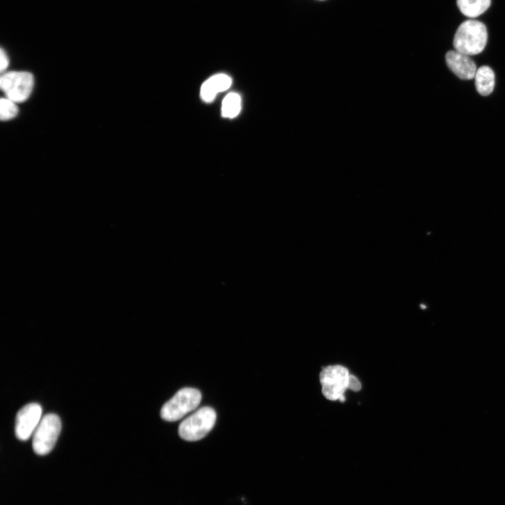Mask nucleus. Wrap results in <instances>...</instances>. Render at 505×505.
<instances>
[{"mask_svg":"<svg viewBox=\"0 0 505 505\" xmlns=\"http://www.w3.org/2000/svg\"><path fill=\"white\" fill-rule=\"evenodd\" d=\"M488 42V31L484 24L469 20L458 29L453 47L459 52L472 56L481 54Z\"/></svg>","mask_w":505,"mask_h":505,"instance_id":"nucleus-1","label":"nucleus"},{"mask_svg":"<svg viewBox=\"0 0 505 505\" xmlns=\"http://www.w3.org/2000/svg\"><path fill=\"white\" fill-rule=\"evenodd\" d=\"M201 401V392L194 388L186 387L179 390L162 407L161 418L175 422L196 410Z\"/></svg>","mask_w":505,"mask_h":505,"instance_id":"nucleus-2","label":"nucleus"},{"mask_svg":"<svg viewBox=\"0 0 505 505\" xmlns=\"http://www.w3.org/2000/svg\"><path fill=\"white\" fill-rule=\"evenodd\" d=\"M217 413L211 407H203L182 421L178 429L180 437L187 442L205 438L214 428Z\"/></svg>","mask_w":505,"mask_h":505,"instance_id":"nucleus-3","label":"nucleus"},{"mask_svg":"<svg viewBox=\"0 0 505 505\" xmlns=\"http://www.w3.org/2000/svg\"><path fill=\"white\" fill-rule=\"evenodd\" d=\"M34 77L28 72L13 71L3 74L0 87L7 98L16 104L23 103L31 96L34 87Z\"/></svg>","mask_w":505,"mask_h":505,"instance_id":"nucleus-4","label":"nucleus"},{"mask_svg":"<svg viewBox=\"0 0 505 505\" xmlns=\"http://www.w3.org/2000/svg\"><path fill=\"white\" fill-rule=\"evenodd\" d=\"M61 421L54 414L42 417L33 435V449L39 456L49 454L54 448L61 431Z\"/></svg>","mask_w":505,"mask_h":505,"instance_id":"nucleus-5","label":"nucleus"},{"mask_svg":"<svg viewBox=\"0 0 505 505\" xmlns=\"http://www.w3.org/2000/svg\"><path fill=\"white\" fill-rule=\"evenodd\" d=\"M350 374L348 370L340 365L329 366L320 373L323 392L329 400L345 402V392L348 389Z\"/></svg>","mask_w":505,"mask_h":505,"instance_id":"nucleus-6","label":"nucleus"},{"mask_svg":"<svg viewBox=\"0 0 505 505\" xmlns=\"http://www.w3.org/2000/svg\"><path fill=\"white\" fill-rule=\"evenodd\" d=\"M40 404L31 403L24 407L17 414L15 434L21 441H27L34 434L42 417Z\"/></svg>","mask_w":505,"mask_h":505,"instance_id":"nucleus-7","label":"nucleus"},{"mask_svg":"<svg viewBox=\"0 0 505 505\" xmlns=\"http://www.w3.org/2000/svg\"><path fill=\"white\" fill-rule=\"evenodd\" d=\"M446 61L449 69L463 80L474 79L478 70L469 56L456 50L449 51L446 54Z\"/></svg>","mask_w":505,"mask_h":505,"instance_id":"nucleus-8","label":"nucleus"},{"mask_svg":"<svg viewBox=\"0 0 505 505\" xmlns=\"http://www.w3.org/2000/svg\"><path fill=\"white\" fill-rule=\"evenodd\" d=\"M232 79L226 74L216 75L202 84L200 95L205 102L210 103L219 93L228 90L232 85Z\"/></svg>","mask_w":505,"mask_h":505,"instance_id":"nucleus-9","label":"nucleus"},{"mask_svg":"<svg viewBox=\"0 0 505 505\" xmlns=\"http://www.w3.org/2000/svg\"><path fill=\"white\" fill-rule=\"evenodd\" d=\"M475 85L481 95H490L495 87V76L493 70L488 66L480 67L476 73Z\"/></svg>","mask_w":505,"mask_h":505,"instance_id":"nucleus-10","label":"nucleus"},{"mask_svg":"<svg viewBox=\"0 0 505 505\" xmlns=\"http://www.w3.org/2000/svg\"><path fill=\"white\" fill-rule=\"evenodd\" d=\"M491 5V0H457L461 13L470 19H475L485 13Z\"/></svg>","mask_w":505,"mask_h":505,"instance_id":"nucleus-11","label":"nucleus"},{"mask_svg":"<svg viewBox=\"0 0 505 505\" xmlns=\"http://www.w3.org/2000/svg\"><path fill=\"white\" fill-rule=\"evenodd\" d=\"M242 109V100L239 94L231 93L223 101L222 116L224 118L233 119L237 117Z\"/></svg>","mask_w":505,"mask_h":505,"instance_id":"nucleus-12","label":"nucleus"},{"mask_svg":"<svg viewBox=\"0 0 505 505\" xmlns=\"http://www.w3.org/2000/svg\"><path fill=\"white\" fill-rule=\"evenodd\" d=\"M0 107V118L3 121H8L16 118L19 113L17 104L8 98L1 99Z\"/></svg>","mask_w":505,"mask_h":505,"instance_id":"nucleus-13","label":"nucleus"},{"mask_svg":"<svg viewBox=\"0 0 505 505\" xmlns=\"http://www.w3.org/2000/svg\"><path fill=\"white\" fill-rule=\"evenodd\" d=\"M0 61H1L0 70H1V72L3 73L10 65V59L6 52L3 49H1V52H0Z\"/></svg>","mask_w":505,"mask_h":505,"instance_id":"nucleus-14","label":"nucleus"},{"mask_svg":"<svg viewBox=\"0 0 505 505\" xmlns=\"http://www.w3.org/2000/svg\"><path fill=\"white\" fill-rule=\"evenodd\" d=\"M348 389L355 391H359L362 389V384L359 380L354 375H350Z\"/></svg>","mask_w":505,"mask_h":505,"instance_id":"nucleus-15","label":"nucleus"}]
</instances>
